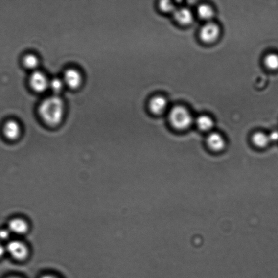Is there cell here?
<instances>
[{"label": "cell", "mask_w": 278, "mask_h": 278, "mask_svg": "<svg viewBox=\"0 0 278 278\" xmlns=\"http://www.w3.org/2000/svg\"><path fill=\"white\" fill-rule=\"evenodd\" d=\"M38 113L43 121L49 127H56L63 121L65 106L58 95L48 97L40 104Z\"/></svg>", "instance_id": "obj_1"}, {"label": "cell", "mask_w": 278, "mask_h": 278, "mask_svg": "<svg viewBox=\"0 0 278 278\" xmlns=\"http://www.w3.org/2000/svg\"><path fill=\"white\" fill-rule=\"evenodd\" d=\"M171 125L180 130H185L189 127L193 122L191 114L185 108L176 106L172 109L169 114Z\"/></svg>", "instance_id": "obj_2"}, {"label": "cell", "mask_w": 278, "mask_h": 278, "mask_svg": "<svg viewBox=\"0 0 278 278\" xmlns=\"http://www.w3.org/2000/svg\"><path fill=\"white\" fill-rule=\"evenodd\" d=\"M7 250L14 259L19 261L25 259L28 254L26 245L20 241L10 242L7 245Z\"/></svg>", "instance_id": "obj_3"}, {"label": "cell", "mask_w": 278, "mask_h": 278, "mask_svg": "<svg viewBox=\"0 0 278 278\" xmlns=\"http://www.w3.org/2000/svg\"><path fill=\"white\" fill-rule=\"evenodd\" d=\"M29 84L33 90L38 93L46 91L49 87V81L46 74L39 71H34L29 78Z\"/></svg>", "instance_id": "obj_4"}, {"label": "cell", "mask_w": 278, "mask_h": 278, "mask_svg": "<svg viewBox=\"0 0 278 278\" xmlns=\"http://www.w3.org/2000/svg\"><path fill=\"white\" fill-rule=\"evenodd\" d=\"M220 30L216 24L208 23L201 29L200 37L203 42L212 43L216 41L219 36Z\"/></svg>", "instance_id": "obj_5"}, {"label": "cell", "mask_w": 278, "mask_h": 278, "mask_svg": "<svg viewBox=\"0 0 278 278\" xmlns=\"http://www.w3.org/2000/svg\"><path fill=\"white\" fill-rule=\"evenodd\" d=\"M63 79L65 85L73 89L78 88L82 82L81 73L73 68L67 70Z\"/></svg>", "instance_id": "obj_6"}, {"label": "cell", "mask_w": 278, "mask_h": 278, "mask_svg": "<svg viewBox=\"0 0 278 278\" xmlns=\"http://www.w3.org/2000/svg\"><path fill=\"white\" fill-rule=\"evenodd\" d=\"M207 142L208 146L215 151L222 150L226 145L225 139L220 134L216 132L211 133L208 136Z\"/></svg>", "instance_id": "obj_7"}, {"label": "cell", "mask_w": 278, "mask_h": 278, "mask_svg": "<svg viewBox=\"0 0 278 278\" xmlns=\"http://www.w3.org/2000/svg\"><path fill=\"white\" fill-rule=\"evenodd\" d=\"M21 128L19 123L13 120H10L5 123L3 133L9 140H16L21 135Z\"/></svg>", "instance_id": "obj_8"}, {"label": "cell", "mask_w": 278, "mask_h": 278, "mask_svg": "<svg viewBox=\"0 0 278 278\" xmlns=\"http://www.w3.org/2000/svg\"><path fill=\"white\" fill-rule=\"evenodd\" d=\"M28 229L27 223L21 218H14L9 223L8 230L14 234L23 235L25 234Z\"/></svg>", "instance_id": "obj_9"}, {"label": "cell", "mask_w": 278, "mask_h": 278, "mask_svg": "<svg viewBox=\"0 0 278 278\" xmlns=\"http://www.w3.org/2000/svg\"><path fill=\"white\" fill-rule=\"evenodd\" d=\"M173 16L176 21L183 25H187L193 21L192 12L186 8L176 9L173 13Z\"/></svg>", "instance_id": "obj_10"}, {"label": "cell", "mask_w": 278, "mask_h": 278, "mask_svg": "<svg viewBox=\"0 0 278 278\" xmlns=\"http://www.w3.org/2000/svg\"><path fill=\"white\" fill-rule=\"evenodd\" d=\"M149 106H150L152 112L154 114H160L165 110L167 106V102L164 97L157 96L152 99Z\"/></svg>", "instance_id": "obj_11"}, {"label": "cell", "mask_w": 278, "mask_h": 278, "mask_svg": "<svg viewBox=\"0 0 278 278\" xmlns=\"http://www.w3.org/2000/svg\"><path fill=\"white\" fill-rule=\"evenodd\" d=\"M197 125L202 131H210L213 126L212 119L207 116H201L196 120Z\"/></svg>", "instance_id": "obj_12"}, {"label": "cell", "mask_w": 278, "mask_h": 278, "mask_svg": "<svg viewBox=\"0 0 278 278\" xmlns=\"http://www.w3.org/2000/svg\"><path fill=\"white\" fill-rule=\"evenodd\" d=\"M253 142L259 147H264L269 143V136L262 133H256L253 137Z\"/></svg>", "instance_id": "obj_13"}, {"label": "cell", "mask_w": 278, "mask_h": 278, "mask_svg": "<svg viewBox=\"0 0 278 278\" xmlns=\"http://www.w3.org/2000/svg\"><path fill=\"white\" fill-rule=\"evenodd\" d=\"M198 14L202 19L210 21L213 16V11L212 8L208 5L203 4L198 7Z\"/></svg>", "instance_id": "obj_14"}, {"label": "cell", "mask_w": 278, "mask_h": 278, "mask_svg": "<svg viewBox=\"0 0 278 278\" xmlns=\"http://www.w3.org/2000/svg\"><path fill=\"white\" fill-rule=\"evenodd\" d=\"M264 62L266 67L271 70H276L278 69V56L276 54H268Z\"/></svg>", "instance_id": "obj_15"}, {"label": "cell", "mask_w": 278, "mask_h": 278, "mask_svg": "<svg viewBox=\"0 0 278 278\" xmlns=\"http://www.w3.org/2000/svg\"><path fill=\"white\" fill-rule=\"evenodd\" d=\"M23 63L24 66L30 69H36L39 64L38 57L34 54L30 53L27 54L23 57Z\"/></svg>", "instance_id": "obj_16"}, {"label": "cell", "mask_w": 278, "mask_h": 278, "mask_svg": "<svg viewBox=\"0 0 278 278\" xmlns=\"http://www.w3.org/2000/svg\"><path fill=\"white\" fill-rule=\"evenodd\" d=\"M65 83L63 79L59 78H53L49 81V88H50L52 91L57 94L60 93L64 88Z\"/></svg>", "instance_id": "obj_17"}, {"label": "cell", "mask_w": 278, "mask_h": 278, "mask_svg": "<svg viewBox=\"0 0 278 278\" xmlns=\"http://www.w3.org/2000/svg\"><path fill=\"white\" fill-rule=\"evenodd\" d=\"M160 6L163 12L174 13L177 9L171 1H162L160 2Z\"/></svg>", "instance_id": "obj_18"}, {"label": "cell", "mask_w": 278, "mask_h": 278, "mask_svg": "<svg viewBox=\"0 0 278 278\" xmlns=\"http://www.w3.org/2000/svg\"><path fill=\"white\" fill-rule=\"evenodd\" d=\"M270 141L277 142L278 141V131H272L269 136Z\"/></svg>", "instance_id": "obj_19"}, {"label": "cell", "mask_w": 278, "mask_h": 278, "mask_svg": "<svg viewBox=\"0 0 278 278\" xmlns=\"http://www.w3.org/2000/svg\"><path fill=\"white\" fill-rule=\"evenodd\" d=\"M11 232L9 230H3L1 232V236L2 239L6 240L9 236Z\"/></svg>", "instance_id": "obj_20"}, {"label": "cell", "mask_w": 278, "mask_h": 278, "mask_svg": "<svg viewBox=\"0 0 278 278\" xmlns=\"http://www.w3.org/2000/svg\"><path fill=\"white\" fill-rule=\"evenodd\" d=\"M41 278H57L55 276H51V275H46L43 276Z\"/></svg>", "instance_id": "obj_21"}, {"label": "cell", "mask_w": 278, "mask_h": 278, "mask_svg": "<svg viewBox=\"0 0 278 278\" xmlns=\"http://www.w3.org/2000/svg\"><path fill=\"white\" fill-rule=\"evenodd\" d=\"M8 278H20L17 277H9Z\"/></svg>", "instance_id": "obj_22"}]
</instances>
